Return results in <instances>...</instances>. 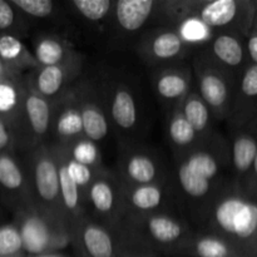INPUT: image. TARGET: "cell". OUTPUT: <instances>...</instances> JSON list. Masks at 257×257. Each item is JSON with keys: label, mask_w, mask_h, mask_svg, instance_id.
<instances>
[{"label": "cell", "mask_w": 257, "mask_h": 257, "mask_svg": "<svg viewBox=\"0 0 257 257\" xmlns=\"http://www.w3.org/2000/svg\"><path fill=\"white\" fill-rule=\"evenodd\" d=\"M49 146L52 148V152L54 155L55 161H57L63 213H64V218L67 221L68 226L72 227L75 222H78V221L82 220L83 217L87 216L84 197L80 193L79 188L75 186V183L73 182L72 178L68 175L64 160H63V155L60 152V148L53 145Z\"/></svg>", "instance_id": "83f0119b"}, {"label": "cell", "mask_w": 257, "mask_h": 257, "mask_svg": "<svg viewBox=\"0 0 257 257\" xmlns=\"http://www.w3.org/2000/svg\"><path fill=\"white\" fill-rule=\"evenodd\" d=\"M252 28L257 30V0H255V18H253Z\"/></svg>", "instance_id": "f6af8a7d"}, {"label": "cell", "mask_w": 257, "mask_h": 257, "mask_svg": "<svg viewBox=\"0 0 257 257\" xmlns=\"http://www.w3.org/2000/svg\"><path fill=\"white\" fill-rule=\"evenodd\" d=\"M118 257H155L147 252L138 250V248L131 247V246L124 245L119 241V251H118Z\"/></svg>", "instance_id": "b9f144b4"}, {"label": "cell", "mask_w": 257, "mask_h": 257, "mask_svg": "<svg viewBox=\"0 0 257 257\" xmlns=\"http://www.w3.org/2000/svg\"><path fill=\"white\" fill-rule=\"evenodd\" d=\"M196 52L237 77H240L241 73L250 64L246 50V38L235 34L217 33L205 47Z\"/></svg>", "instance_id": "44dd1931"}, {"label": "cell", "mask_w": 257, "mask_h": 257, "mask_svg": "<svg viewBox=\"0 0 257 257\" xmlns=\"http://www.w3.org/2000/svg\"><path fill=\"white\" fill-rule=\"evenodd\" d=\"M180 108L186 119L202 140H206L217 131L215 128L216 120L213 119L210 108L203 102L200 94L196 92L195 87L191 90L190 94L185 98Z\"/></svg>", "instance_id": "1f68e13d"}, {"label": "cell", "mask_w": 257, "mask_h": 257, "mask_svg": "<svg viewBox=\"0 0 257 257\" xmlns=\"http://www.w3.org/2000/svg\"><path fill=\"white\" fill-rule=\"evenodd\" d=\"M257 117V65L248 64L241 73L227 118L228 130H236Z\"/></svg>", "instance_id": "d4e9b609"}, {"label": "cell", "mask_w": 257, "mask_h": 257, "mask_svg": "<svg viewBox=\"0 0 257 257\" xmlns=\"http://www.w3.org/2000/svg\"><path fill=\"white\" fill-rule=\"evenodd\" d=\"M13 4L20 10L34 29L37 25H47L50 32L62 33L69 37L67 30H70L69 22L65 14L64 3L54 0H12Z\"/></svg>", "instance_id": "484cf974"}, {"label": "cell", "mask_w": 257, "mask_h": 257, "mask_svg": "<svg viewBox=\"0 0 257 257\" xmlns=\"http://www.w3.org/2000/svg\"><path fill=\"white\" fill-rule=\"evenodd\" d=\"M59 148H60V152H62L63 155V160H64L68 175H69V177L72 178L73 182L75 183V186L79 188L83 197H85V193H87L90 183L93 182V180L97 177L98 173H99L104 167L93 168V167H89V166H85V165H82V163L75 162V161H73L72 158L65 153V151L63 150L62 147Z\"/></svg>", "instance_id": "8d00e7d4"}, {"label": "cell", "mask_w": 257, "mask_h": 257, "mask_svg": "<svg viewBox=\"0 0 257 257\" xmlns=\"http://www.w3.org/2000/svg\"><path fill=\"white\" fill-rule=\"evenodd\" d=\"M177 33L180 34L181 39L193 50L201 49L202 47H205L212 37L215 35V33L197 17V15H191L187 19L183 20L177 28H176Z\"/></svg>", "instance_id": "e575fe53"}, {"label": "cell", "mask_w": 257, "mask_h": 257, "mask_svg": "<svg viewBox=\"0 0 257 257\" xmlns=\"http://www.w3.org/2000/svg\"><path fill=\"white\" fill-rule=\"evenodd\" d=\"M25 85L23 77L8 74L0 79V117L10 123H14L22 109Z\"/></svg>", "instance_id": "d6a6232c"}, {"label": "cell", "mask_w": 257, "mask_h": 257, "mask_svg": "<svg viewBox=\"0 0 257 257\" xmlns=\"http://www.w3.org/2000/svg\"><path fill=\"white\" fill-rule=\"evenodd\" d=\"M113 171L125 186L156 185L171 181V165L160 150L145 142L119 145Z\"/></svg>", "instance_id": "52a82bcc"}, {"label": "cell", "mask_w": 257, "mask_h": 257, "mask_svg": "<svg viewBox=\"0 0 257 257\" xmlns=\"http://www.w3.org/2000/svg\"><path fill=\"white\" fill-rule=\"evenodd\" d=\"M123 182L113 170L103 168L85 193L87 215L115 232L122 217Z\"/></svg>", "instance_id": "4fadbf2b"}, {"label": "cell", "mask_w": 257, "mask_h": 257, "mask_svg": "<svg viewBox=\"0 0 257 257\" xmlns=\"http://www.w3.org/2000/svg\"><path fill=\"white\" fill-rule=\"evenodd\" d=\"M62 148L75 162L93 168L104 167L100 146L85 136H83L82 138H78L77 141Z\"/></svg>", "instance_id": "d590c367"}, {"label": "cell", "mask_w": 257, "mask_h": 257, "mask_svg": "<svg viewBox=\"0 0 257 257\" xmlns=\"http://www.w3.org/2000/svg\"><path fill=\"white\" fill-rule=\"evenodd\" d=\"M228 178L230 145L218 131L191 152L172 158V185L183 213L193 226Z\"/></svg>", "instance_id": "6da1fadb"}, {"label": "cell", "mask_w": 257, "mask_h": 257, "mask_svg": "<svg viewBox=\"0 0 257 257\" xmlns=\"http://www.w3.org/2000/svg\"><path fill=\"white\" fill-rule=\"evenodd\" d=\"M70 247L77 257H118L117 233L88 215L70 227Z\"/></svg>", "instance_id": "d6986e66"}, {"label": "cell", "mask_w": 257, "mask_h": 257, "mask_svg": "<svg viewBox=\"0 0 257 257\" xmlns=\"http://www.w3.org/2000/svg\"><path fill=\"white\" fill-rule=\"evenodd\" d=\"M33 55L39 67L65 64L84 55L75 48L69 37L50 30H37L30 38Z\"/></svg>", "instance_id": "603a6c76"}, {"label": "cell", "mask_w": 257, "mask_h": 257, "mask_svg": "<svg viewBox=\"0 0 257 257\" xmlns=\"http://www.w3.org/2000/svg\"><path fill=\"white\" fill-rule=\"evenodd\" d=\"M28 257H70L64 252H53V253H45V255L39 256H28Z\"/></svg>", "instance_id": "7bdbcfd3"}, {"label": "cell", "mask_w": 257, "mask_h": 257, "mask_svg": "<svg viewBox=\"0 0 257 257\" xmlns=\"http://www.w3.org/2000/svg\"><path fill=\"white\" fill-rule=\"evenodd\" d=\"M231 180L242 187L257 152V117L245 125L230 130Z\"/></svg>", "instance_id": "7402d4cb"}, {"label": "cell", "mask_w": 257, "mask_h": 257, "mask_svg": "<svg viewBox=\"0 0 257 257\" xmlns=\"http://www.w3.org/2000/svg\"><path fill=\"white\" fill-rule=\"evenodd\" d=\"M0 60L8 73L18 77L39 67L30 48L13 35H0Z\"/></svg>", "instance_id": "f546056e"}, {"label": "cell", "mask_w": 257, "mask_h": 257, "mask_svg": "<svg viewBox=\"0 0 257 257\" xmlns=\"http://www.w3.org/2000/svg\"><path fill=\"white\" fill-rule=\"evenodd\" d=\"M246 50L250 64L257 65V30L251 28L250 33L246 37Z\"/></svg>", "instance_id": "ab89813d"}, {"label": "cell", "mask_w": 257, "mask_h": 257, "mask_svg": "<svg viewBox=\"0 0 257 257\" xmlns=\"http://www.w3.org/2000/svg\"><path fill=\"white\" fill-rule=\"evenodd\" d=\"M64 3L70 28L105 37L114 0H70Z\"/></svg>", "instance_id": "cb8c5ba5"}, {"label": "cell", "mask_w": 257, "mask_h": 257, "mask_svg": "<svg viewBox=\"0 0 257 257\" xmlns=\"http://www.w3.org/2000/svg\"><path fill=\"white\" fill-rule=\"evenodd\" d=\"M141 62L151 69L191 60L193 50L172 28L152 27L146 29L132 48Z\"/></svg>", "instance_id": "30bf717a"}, {"label": "cell", "mask_w": 257, "mask_h": 257, "mask_svg": "<svg viewBox=\"0 0 257 257\" xmlns=\"http://www.w3.org/2000/svg\"><path fill=\"white\" fill-rule=\"evenodd\" d=\"M2 210H4V208H3L2 205H0V217H2ZM0 225H2V222H0Z\"/></svg>", "instance_id": "bcb514c9"}, {"label": "cell", "mask_w": 257, "mask_h": 257, "mask_svg": "<svg viewBox=\"0 0 257 257\" xmlns=\"http://www.w3.org/2000/svg\"><path fill=\"white\" fill-rule=\"evenodd\" d=\"M53 102L25 88L22 109L14 123L18 155L49 143Z\"/></svg>", "instance_id": "8fae6325"}, {"label": "cell", "mask_w": 257, "mask_h": 257, "mask_svg": "<svg viewBox=\"0 0 257 257\" xmlns=\"http://www.w3.org/2000/svg\"><path fill=\"white\" fill-rule=\"evenodd\" d=\"M195 227L221 236L242 257H257V197L228 178Z\"/></svg>", "instance_id": "7a4b0ae2"}, {"label": "cell", "mask_w": 257, "mask_h": 257, "mask_svg": "<svg viewBox=\"0 0 257 257\" xmlns=\"http://www.w3.org/2000/svg\"><path fill=\"white\" fill-rule=\"evenodd\" d=\"M195 226L180 213L123 216L115 233L124 245L155 257H176L195 231Z\"/></svg>", "instance_id": "3957f363"}, {"label": "cell", "mask_w": 257, "mask_h": 257, "mask_svg": "<svg viewBox=\"0 0 257 257\" xmlns=\"http://www.w3.org/2000/svg\"><path fill=\"white\" fill-rule=\"evenodd\" d=\"M202 0H156L151 15L150 27H163L176 29L188 17L195 14Z\"/></svg>", "instance_id": "4dcf8cb0"}, {"label": "cell", "mask_w": 257, "mask_h": 257, "mask_svg": "<svg viewBox=\"0 0 257 257\" xmlns=\"http://www.w3.org/2000/svg\"><path fill=\"white\" fill-rule=\"evenodd\" d=\"M8 74H10V73H8V70L5 69V67L3 65L2 60H0V79H2V78H4L5 75H8Z\"/></svg>", "instance_id": "ee69618b"}, {"label": "cell", "mask_w": 257, "mask_h": 257, "mask_svg": "<svg viewBox=\"0 0 257 257\" xmlns=\"http://www.w3.org/2000/svg\"><path fill=\"white\" fill-rule=\"evenodd\" d=\"M30 178L27 167L18 153L0 155V205L14 215L34 205Z\"/></svg>", "instance_id": "e0dca14e"}, {"label": "cell", "mask_w": 257, "mask_h": 257, "mask_svg": "<svg viewBox=\"0 0 257 257\" xmlns=\"http://www.w3.org/2000/svg\"><path fill=\"white\" fill-rule=\"evenodd\" d=\"M163 212L180 213L185 216L178 202L172 180L156 185H123L122 217Z\"/></svg>", "instance_id": "5bb4252c"}, {"label": "cell", "mask_w": 257, "mask_h": 257, "mask_svg": "<svg viewBox=\"0 0 257 257\" xmlns=\"http://www.w3.org/2000/svg\"><path fill=\"white\" fill-rule=\"evenodd\" d=\"M22 158L29 175L35 205L65 221L60 200L57 161L49 143L24 153Z\"/></svg>", "instance_id": "ba28073f"}, {"label": "cell", "mask_w": 257, "mask_h": 257, "mask_svg": "<svg viewBox=\"0 0 257 257\" xmlns=\"http://www.w3.org/2000/svg\"><path fill=\"white\" fill-rule=\"evenodd\" d=\"M75 93L84 136L100 146L109 137L112 130L97 75L84 73L75 83Z\"/></svg>", "instance_id": "9a60e30c"}, {"label": "cell", "mask_w": 257, "mask_h": 257, "mask_svg": "<svg viewBox=\"0 0 257 257\" xmlns=\"http://www.w3.org/2000/svg\"><path fill=\"white\" fill-rule=\"evenodd\" d=\"M104 99L112 133L119 145L143 142L141 136L145 127V112L135 84L117 70H104L97 74Z\"/></svg>", "instance_id": "277c9868"}, {"label": "cell", "mask_w": 257, "mask_h": 257, "mask_svg": "<svg viewBox=\"0 0 257 257\" xmlns=\"http://www.w3.org/2000/svg\"><path fill=\"white\" fill-rule=\"evenodd\" d=\"M12 222L19 231L28 256L63 252L70 247L72 233L68 223L35 203L15 212Z\"/></svg>", "instance_id": "5b68a950"}, {"label": "cell", "mask_w": 257, "mask_h": 257, "mask_svg": "<svg viewBox=\"0 0 257 257\" xmlns=\"http://www.w3.org/2000/svg\"><path fill=\"white\" fill-rule=\"evenodd\" d=\"M85 57L52 67H38L23 75L25 88L39 97L55 102L84 74Z\"/></svg>", "instance_id": "2e32d148"}, {"label": "cell", "mask_w": 257, "mask_h": 257, "mask_svg": "<svg viewBox=\"0 0 257 257\" xmlns=\"http://www.w3.org/2000/svg\"><path fill=\"white\" fill-rule=\"evenodd\" d=\"M215 34L228 33L246 38L255 18V0H202L195 12Z\"/></svg>", "instance_id": "7c38bea8"}, {"label": "cell", "mask_w": 257, "mask_h": 257, "mask_svg": "<svg viewBox=\"0 0 257 257\" xmlns=\"http://www.w3.org/2000/svg\"><path fill=\"white\" fill-rule=\"evenodd\" d=\"M190 63L196 92L210 108L216 123L226 122L240 77L210 62L198 52L193 53Z\"/></svg>", "instance_id": "8992f818"}, {"label": "cell", "mask_w": 257, "mask_h": 257, "mask_svg": "<svg viewBox=\"0 0 257 257\" xmlns=\"http://www.w3.org/2000/svg\"><path fill=\"white\" fill-rule=\"evenodd\" d=\"M83 136L84 132L74 85L53 102L49 145L65 147Z\"/></svg>", "instance_id": "ffe728a7"}, {"label": "cell", "mask_w": 257, "mask_h": 257, "mask_svg": "<svg viewBox=\"0 0 257 257\" xmlns=\"http://www.w3.org/2000/svg\"><path fill=\"white\" fill-rule=\"evenodd\" d=\"M18 153L17 136L13 125L0 117V155Z\"/></svg>", "instance_id": "f35d334b"}, {"label": "cell", "mask_w": 257, "mask_h": 257, "mask_svg": "<svg viewBox=\"0 0 257 257\" xmlns=\"http://www.w3.org/2000/svg\"><path fill=\"white\" fill-rule=\"evenodd\" d=\"M166 142L170 147L172 158L181 157L191 152L203 142L188 123L180 107L172 108L166 112L165 119Z\"/></svg>", "instance_id": "4316f807"}, {"label": "cell", "mask_w": 257, "mask_h": 257, "mask_svg": "<svg viewBox=\"0 0 257 257\" xmlns=\"http://www.w3.org/2000/svg\"><path fill=\"white\" fill-rule=\"evenodd\" d=\"M156 0H114L105 42L109 50L122 52L133 48L140 35L150 27Z\"/></svg>", "instance_id": "9c48e42d"}, {"label": "cell", "mask_w": 257, "mask_h": 257, "mask_svg": "<svg viewBox=\"0 0 257 257\" xmlns=\"http://www.w3.org/2000/svg\"><path fill=\"white\" fill-rule=\"evenodd\" d=\"M151 87L163 109L180 107L195 87L191 63L181 62L151 69Z\"/></svg>", "instance_id": "ac0fdd59"}, {"label": "cell", "mask_w": 257, "mask_h": 257, "mask_svg": "<svg viewBox=\"0 0 257 257\" xmlns=\"http://www.w3.org/2000/svg\"><path fill=\"white\" fill-rule=\"evenodd\" d=\"M176 257H242L225 238L210 231L195 228Z\"/></svg>", "instance_id": "f1b7e54d"}, {"label": "cell", "mask_w": 257, "mask_h": 257, "mask_svg": "<svg viewBox=\"0 0 257 257\" xmlns=\"http://www.w3.org/2000/svg\"><path fill=\"white\" fill-rule=\"evenodd\" d=\"M33 27L12 0H0V35H13L19 39L30 37Z\"/></svg>", "instance_id": "836d02e7"}, {"label": "cell", "mask_w": 257, "mask_h": 257, "mask_svg": "<svg viewBox=\"0 0 257 257\" xmlns=\"http://www.w3.org/2000/svg\"><path fill=\"white\" fill-rule=\"evenodd\" d=\"M243 190L250 195L257 197V152L255 158H253L252 166H251L250 173H248L247 178H246L245 183L242 186Z\"/></svg>", "instance_id": "60d3db41"}, {"label": "cell", "mask_w": 257, "mask_h": 257, "mask_svg": "<svg viewBox=\"0 0 257 257\" xmlns=\"http://www.w3.org/2000/svg\"><path fill=\"white\" fill-rule=\"evenodd\" d=\"M0 257H28L19 231L12 221L0 225Z\"/></svg>", "instance_id": "74e56055"}]
</instances>
